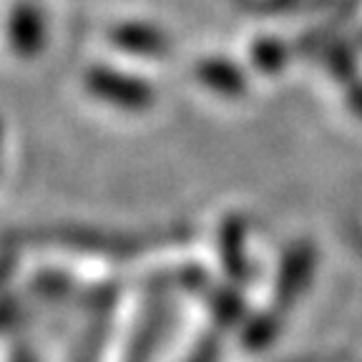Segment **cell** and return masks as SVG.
<instances>
[{
  "label": "cell",
  "instance_id": "cell-1",
  "mask_svg": "<svg viewBox=\"0 0 362 362\" xmlns=\"http://www.w3.org/2000/svg\"><path fill=\"white\" fill-rule=\"evenodd\" d=\"M86 90L119 111L139 113L153 106V88L144 78L119 68L93 66L86 74Z\"/></svg>",
  "mask_w": 362,
  "mask_h": 362
},
{
  "label": "cell",
  "instance_id": "cell-2",
  "mask_svg": "<svg viewBox=\"0 0 362 362\" xmlns=\"http://www.w3.org/2000/svg\"><path fill=\"white\" fill-rule=\"evenodd\" d=\"M45 38H48V25L43 11L28 0L13 6L8 16V40L13 51L21 58H33L45 48Z\"/></svg>",
  "mask_w": 362,
  "mask_h": 362
},
{
  "label": "cell",
  "instance_id": "cell-3",
  "mask_svg": "<svg viewBox=\"0 0 362 362\" xmlns=\"http://www.w3.org/2000/svg\"><path fill=\"white\" fill-rule=\"evenodd\" d=\"M111 43L131 56L161 58L169 53V35L151 23H119L108 33Z\"/></svg>",
  "mask_w": 362,
  "mask_h": 362
},
{
  "label": "cell",
  "instance_id": "cell-4",
  "mask_svg": "<svg viewBox=\"0 0 362 362\" xmlns=\"http://www.w3.org/2000/svg\"><path fill=\"white\" fill-rule=\"evenodd\" d=\"M219 257L226 277L242 284L249 274L247 264V226L239 216H226L219 224Z\"/></svg>",
  "mask_w": 362,
  "mask_h": 362
},
{
  "label": "cell",
  "instance_id": "cell-5",
  "mask_svg": "<svg viewBox=\"0 0 362 362\" xmlns=\"http://www.w3.org/2000/svg\"><path fill=\"white\" fill-rule=\"evenodd\" d=\"M197 78L199 83H204L209 90L226 98L242 96L244 90H247L244 74L229 58H204V61H199Z\"/></svg>",
  "mask_w": 362,
  "mask_h": 362
},
{
  "label": "cell",
  "instance_id": "cell-6",
  "mask_svg": "<svg viewBox=\"0 0 362 362\" xmlns=\"http://www.w3.org/2000/svg\"><path fill=\"white\" fill-rule=\"evenodd\" d=\"M312 267V255L307 247H300V249H292L282 262V269H279V282H277V289L282 297H294V294L300 292L302 282L307 279V272Z\"/></svg>",
  "mask_w": 362,
  "mask_h": 362
},
{
  "label": "cell",
  "instance_id": "cell-7",
  "mask_svg": "<svg viewBox=\"0 0 362 362\" xmlns=\"http://www.w3.org/2000/svg\"><path fill=\"white\" fill-rule=\"evenodd\" d=\"M209 307L216 320H224L226 325L232 322V320H237L239 312H242V305H239L237 294L232 289H214L209 294Z\"/></svg>",
  "mask_w": 362,
  "mask_h": 362
},
{
  "label": "cell",
  "instance_id": "cell-8",
  "mask_svg": "<svg viewBox=\"0 0 362 362\" xmlns=\"http://www.w3.org/2000/svg\"><path fill=\"white\" fill-rule=\"evenodd\" d=\"M255 63L257 68H264V71H272V68L282 66V45L274 43V40H259V43L255 45Z\"/></svg>",
  "mask_w": 362,
  "mask_h": 362
},
{
  "label": "cell",
  "instance_id": "cell-9",
  "mask_svg": "<svg viewBox=\"0 0 362 362\" xmlns=\"http://www.w3.org/2000/svg\"><path fill=\"white\" fill-rule=\"evenodd\" d=\"M216 360H219V342L214 337H204L187 357V362H216Z\"/></svg>",
  "mask_w": 362,
  "mask_h": 362
},
{
  "label": "cell",
  "instance_id": "cell-10",
  "mask_svg": "<svg viewBox=\"0 0 362 362\" xmlns=\"http://www.w3.org/2000/svg\"><path fill=\"white\" fill-rule=\"evenodd\" d=\"M13 362H35V357L30 355L28 350H23V352H18V355H16V360H13Z\"/></svg>",
  "mask_w": 362,
  "mask_h": 362
},
{
  "label": "cell",
  "instance_id": "cell-11",
  "mask_svg": "<svg viewBox=\"0 0 362 362\" xmlns=\"http://www.w3.org/2000/svg\"><path fill=\"white\" fill-rule=\"evenodd\" d=\"M0 151H3V121H0Z\"/></svg>",
  "mask_w": 362,
  "mask_h": 362
}]
</instances>
